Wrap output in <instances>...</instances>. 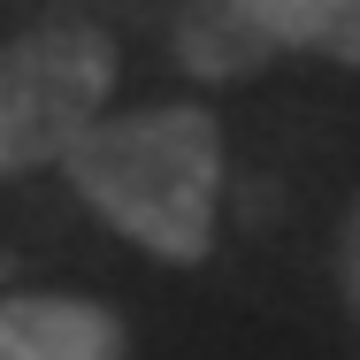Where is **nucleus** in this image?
I'll use <instances>...</instances> for the list:
<instances>
[{
  "label": "nucleus",
  "mask_w": 360,
  "mask_h": 360,
  "mask_svg": "<svg viewBox=\"0 0 360 360\" xmlns=\"http://www.w3.org/2000/svg\"><path fill=\"white\" fill-rule=\"evenodd\" d=\"M77 200L108 230H123L153 261H207L215 245V200H222V123L192 100L92 115L62 153Z\"/></svg>",
  "instance_id": "obj_1"
},
{
  "label": "nucleus",
  "mask_w": 360,
  "mask_h": 360,
  "mask_svg": "<svg viewBox=\"0 0 360 360\" xmlns=\"http://www.w3.org/2000/svg\"><path fill=\"white\" fill-rule=\"evenodd\" d=\"M115 92V39L100 23H39L0 46V176L62 161Z\"/></svg>",
  "instance_id": "obj_2"
},
{
  "label": "nucleus",
  "mask_w": 360,
  "mask_h": 360,
  "mask_svg": "<svg viewBox=\"0 0 360 360\" xmlns=\"http://www.w3.org/2000/svg\"><path fill=\"white\" fill-rule=\"evenodd\" d=\"M0 360H131V338L92 299L0 291Z\"/></svg>",
  "instance_id": "obj_3"
},
{
  "label": "nucleus",
  "mask_w": 360,
  "mask_h": 360,
  "mask_svg": "<svg viewBox=\"0 0 360 360\" xmlns=\"http://www.w3.org/2000/svg\"><path fill=\"white\" fill-rule=\"evenodd\" d=\"M238 8L269 46L330 54V62L360 70V0H238Z\"/></svg>",
  "instance_id": "obj_4"
},
{
  "label": "nucleus",
  "mask_w": 360,
  "mask_h": 360,
  "mask_svg": "<svg viewBox=\"0 0 360 360\" xmlns=\"http://www.w3.org/2000/svg\"><path fill=\"white\" fill-rule=\"evenodd\" d=\"M184 54L200 62L207 77H245L261 54H269V39L245 23V8L238 0H222L215 15H200V23H184Z\"/></svg>",
  "instance_id": "obj_5"
},
{
  "label": "nucleus",
  "mask_w": 360,
  "mask_h": 360,
  "mask_svg": "<svg viewBox=\"0 0 360 360\" xmlns=\"http://www.w3.org/2000/svg\"><path fill=\"white\" fill-rule=\"evenodd\" d=\"M338 284H345V307L360 314V207L345 222V238H338Z\"/></svg>",
  "instance_id": "obj_6"
}]
</instances>
